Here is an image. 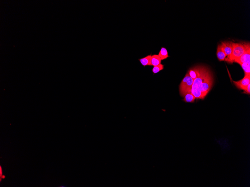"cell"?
Instances as JSON below:
<instances>
[{
    "label": "cell",
    "instance_id": "14",
    "mask_svg": "<svg viewBox=\"0 0 250 187\" xmlns=\"http://www.w3.org/2000/svg\"><path fill=\"white\" fill-rule=\"evenodd\" d=\"M241 66L243 69L244 72V74H250V64L243 63L240 64Z\"/></svg>",
    "mask_w": 250,
    "mask_h": 187
},
{
    "label": "cell",
    "instance_id": "4",
    "mask_svg": "<svg viewBox=\"0 0 250 187\" xmlns=\"http://www.w3.org/2000/svg\"><path fill=\"white\" fill-rule=\"evenodd\" d=\"M213 83V78L212 73L209 74L208 76L203 82L201 83L200 87V91L201 94L202 99L205 98V96L212 88Z\"/></svg>",
    "mask_w": 250,
    "mask_h": 187
},
{
    "label": "cell",
    "instance_id": "5",
    "mask_svg": "<svg viewBox=\"0 0 250 187\" xmlns=\"http://www.w3.org/2000/svg\"><path fill=\"white\" fill-rule=\"evenodd\" d=\"M246 50L245 52L239 58L234 62L240 64L245 63L250 64V43L249 42H244Z\"/></svg>",
    "mask_w": 250,
    "mask_h": 187
},
{
    "label": "cell",
    "instance_id": "1",
    "mask_svg": "<svg viewBox=\"0 0 250 187\" xmlns=\"http://www.w3.org/2000/svg\"><path fill=\"white\" fill-rule=\"evenodd\" d=\"M210 73L211 72L208 68L203 66L199 75L194 80L191 87V92L196 99H203L201 94L200 91V87L201 83L206 79Z\"/></svg>",
    "mask_w": 250,
    "mask_h": 187
},
{
    "label": "cell",
    "instance_id": "15",
    "mask_svg": "<svg viewBox=\"0 0 250 187\" xmlns=\"http://www.w3.org/2000/svg\"><path fill=\"white\" fill-rule=\"evenodd\" d=\"M164 66L163 65L160 64L157 66H154L152 70L153 73L154 74L158 73L161 70H163Z\"/></svg>",
    "mask_w": 250,
    "mask_h": 187
},
{
    "label": "cell",
    "instance_id": "10",
    "mask_svg": "<svg viewBox=\"0 0 250 187\" xmlns=\"http://www.w3.org/2000/svg\"><path fill=\"white\" fill-rule=\"evenodd\" d=\"M151 66H157L161 64L162 60L158 55H153L151 57Z\"/></svg>",
    "mask_w": 250,
    "mask_h": 187
},
{
    "label": "cell",
    "instance_id": "9",
    "mask_svg": "<svg viewBox=\"0 0 250 187\" xmlns=\"http://www.w3.org/2000/svg\"><path fill=\"white\" fill-rule=\"evenodd\" d=\"M216 55H217L218 60L220 62L224 61L226 57H227L224 52L221 43L218 44V46L217 52H216Z\"/></svg>",
    "mask_w": 250,
    "mask_h": 187
},
{
    "label": "cell",
    "instance_id": "7",
    "mask_svg": "<svg viewBox=\"0 0 250 187\" xmlns=\"http://www.w3.org/2000/svg\"><path fill=\"white\" fill-rule=\"evenodd\" d=\"M221 44L227 57L230 56L232 52L233 42L231 41H225L222 42Z\"/></svg>",
    "mask_w": 250,
    "mask_h": 187
},
{
    "label": "cell",
    "instance_id": "2",
    "mask_svg": "<svg viewBox=\"0 0 250 187\" xmlns=\"http://www.w3.org/2000/svg\"><path fill=\"white\" fill-rule=\"evenodd\" d=\"M246 48L244 42L234 43L233 42L232 53L230 56L226 58L225 60L229 63H233L235 60L242 56L245 52Z\"/></svg>",
    "mask_w": 250,
    "mask_h": 187
},
{
    "label": "cell",
    "instance_id": "13",
    "mask_svg": "<svg viewBox=\"0 0 250 187\" xmlns=\"http://www.w3.org/2000/svg\"><path fill=\"white\" fill-rule=\"evenodd\" d=\"M158 55L162 60H165L169 57L167 50L166 48L163 47H162L161 48Z\"/></svg>",
    "mask_w": 250,
    "mask_h": 187
},
{
    "label": "cell",
    "instance_id": "16",
    "mask_svg": "<svg viewBox=\"0 0 250 187\" xmlns=\"http://www.w3.org/2000/svg\"><path fill=\"white\" fill-rule=\"evenodd\" d=\"M244 93H245L247 94H249L250 95V84L248 85V86L246 87V88L244 90Z\"/></svg>",
    "mask_w": 250,
    "mask_h": 187
},
{
    "label": "cell",
    "instance_id": "3",
    "mask_svg": "<svg viewBox=\"0 0 250 187\" xmlns=\"http://www.w3.org/2000/svg\"><path fill=\"white\" fill-rule=\"evenodd\" d=\"M194 80L191 77L188 72L185 75L179 86V92L182 97H184L187 93L191 92V89L193 84Z\"/></svg>",
    "mask_w": 250,
    "mask_h": 187
},
{
    "label": "cell",
    "instance_id": "11",
    "mask_svg": "<svg viewBox=\"0 0 250 187\" xmlns=\"http://www.w3.org/2000/svg\"><path fill=\"white\" fill-rule=\"evenodd\" d=\"M152 55H148L147 56L144 57V58L139 59L141 64L142 66H151V58Z\"/></svg>",
    "mask_w": 250,
    "mask_h": 187
},
{
    "label": "cell",
    "instance_id": "6",
    "mask_svg": "<svg viewBox=\"0 0 250 187\" xmlns=\"http://www.w3.org/2000/svg\"><path fill=\"white\" fill-rule=\"evenodd\" d=\"M233 82L237 88L244 90L246 87L250 84V75L244 74L243 79L238 81H233Z\"/></svg>",
    "mask_w": 250,
    "mask_h": 187
},
{
    "label": "cell",
    "instance_id": "8",
    "mask_svg": "<svg viewBox=\"0 0 250 187\" xmlns=\"http://www.w3.org/2000/svg\"><path fill=\"white\" fill-rule=\"evenodd\" d=\"M203 67V66H195V67L191 68L189 70H188V72L190 76L194 80L199 75Z\"/></svg>",
    "mask_w": 250,
    "mask_h": 187
},
{
    "label": "cell",
    "instance_id": "12",
    "mask_svg": "<svg viewBox=\"0 0 250 187\" xmlns=\"http://www.w3.org/2000/svg\"><path fill=\"white\" fill-rule=\"evenodd\" d=\"M184 98L183 100L186 103H194L196 98L191 92H188L184 96Z\"/></svg>",
    "mask_w": 250,
    "mask_h": 187
}]
</instances>
